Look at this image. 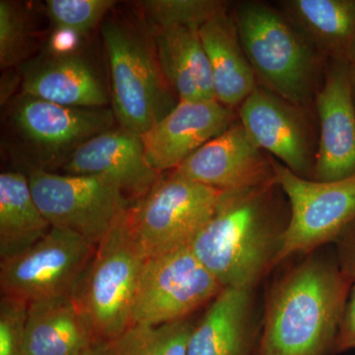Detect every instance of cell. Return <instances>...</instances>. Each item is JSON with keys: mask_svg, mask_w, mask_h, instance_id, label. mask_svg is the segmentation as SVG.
<instances>
[{"mask_svg": "<svg viewBox=\"0 0 355 355\" xmlns=\"http://www.w3.org/2000/svg\"><path fill=\"white\" fill-rule=\"evenodd\" d=\"M352 282L336 260L310 257L275 282L257 355H330Z\"/></svg>", "mask_w": 355, "mask_h": 355, "instance_id": "cell-2", "label": "cell"}, {"mask_svg": "<svg viewBox=\"0 0 355 355\" xmlns=\"http://www.w3.org/2000/svg\"><path fill=\"white\" fill-rule=\"evenodd\" d=\"M74 355H116L114 342H98L92 347Z\"/></svg>", "mask_w": 355, "mask_h": 355, "instance_id": "cell-32", "label": "cell"}, {"mask_svg": "<svg viewBox=\"0 0 355 355\" xmlns=\"http://www.w3.org/2000/svg\"><path fill=\"white\" fill-rule=\"evenodd\" d=\"M154 44L159 64L177 93L178 101L216 100L200 28L176 26L158 29Z\"/></svg>", "mask_w": 355, "mask_h": 355, "instance_id": "cell-22", "label": "cell"}, {"mask_svg": "<svg viewBox=\"0 0 355 355\" xmlns=\"http://www.w3.org/2000/svg\"><path fill=\"white\" fill-rule=\"evenodd\" d=\"M280 10L323 58L355 57V0H284Z\"/></svg>", "mask_w": 355, "mask_h": 355, "instance_id": "cell-21", "label": "cell"}, {"mask_svg": "<svg viewBox=\"0 0 355 355\" xmlns=\"http://www.w3.org/2000/svg\"><path fill=\"white\" fill-rule=\"evenodd\" d=\"M80 35L71 30L55 28L50 39V53L55 55H69L76 53Z\"/></svg>", "mask_w": 355, "mask_h": 355, "instance_id": "cell-31", "label": "cell"}, {"mask_svg": "<svg viewBox=\"0 0 355 355\" xmlns=\"http://www.w3.org/2000/svg\"><path fill=\"white\" fill-rule=\"evenodd\" d=\"M144 261L128 214L97 245L72 292L100 340L114 342L132 326L133 302Z\"/></svg>", "mask_w": 355, "mask_h": 355, "instance_id": "cell-5", "label": "cell"}, {"mask_svg": "<svg viewBox=\"0 0 355 355\" xmlns=\"http://www.w3.org/2000/svg\"><path fill=\"white\" fill-rule=\"evenodd\" d=\"M253 289L225 288L193 324L188 355H257Z\"/></svg>", "mask_w": 355, "mask_h": 355, "instance_id": "cell-18", "label": "cell"}, {"mask_svg": "<svg viewBox=\"0 0 355 355\" xmlns=\"http://www.w3.org/2000/svg\"><path fill=\"white\" fill-rule=\"evenodd\" d=\"M30 34L28 14L20 4L0 1V65L9 69L20 64L29 53Z\"/></svg>", "mask_w": 355, "mask_h": 355, "instance_id": "cell-26", "label": "cell"}, {"mask_svg": "<svg viewBox=\"0 0 355 355\" xmlns=\"http://www.w3.org/2000/svg\"><path fill=\"white\" fill-rule=\"evenodd\" d=\"M103 342L96 336L72 294L28 305L24 355H74Z\"/></svg>", "mask_w": 355, "mask_h": 355, "instance_id": "cell-19", "label": "cell"}, {"mask_svg": "<svg viewBox=\"0 0 355 355\" xmlns=\"http://www.w3.org/2000/svg\"><path fill=\"white\" fill-rule=\"evenodd\" d=\"M103 38L111 71L113 112L121 128L144 135L176 106L155 44L137 28L109 21Z\"/></svg>", "mask_w": 355, "mask_h": 355, "instance_id": "cell-4", "label": "cell"}, {"mask_svg": "<svg viewBox=\"0 0 355 355\" xmlns=\"http://www.w3.org/2000/svg\"><path fill=\"white\" fill-rule=\"evenodd\" d=\"M193 323L180 320L159 326L133 324L114 340L116 355H188Z\"/></svg>", "mask_w": 355, "mask_h": 355, "instance_id": "cell-24", "label": "cell"}, {"mask_svg": "<svg viewBox=\"0 0 355 355\" xmlns=\"http://www.w3.org/2000/svg\"><path fill=\"white\" fill-rule=\"evenodd\" d=\"M200 36L211 69L216 99L228 108H239L259 85L234 16L224 9L200 27Z\"/></svg>", "mask_w": 355, "mask_h": 355, "instance_id": "cell-20", "label": "cell"}, {"mask_svg": "<svg viewBox=\"0 0 355 355\" xmlns=\"http://www.w3.org/2000/svg\"><path fill=\"white\" fill-rule=\"evenodd\" d=\"M222 291L191 246L146 259L133 302L132 326H159L188 319Z\"/></svg>", "mask_w": 355, "mask_h": 355, "instance_id": "cell-10", "label": "cell"}, {"mask_svg": "<svg viewBox=\"0 0 355 355\" xmlns=\"http://www.w3.org/2000/svg\"><path fill=\"white\" fill-rule=\"evenodd\" d=\"M116 3L113 0H48L46 13L58 29L84 35L105 17Z\"/></svg>", "mask_w": 355, "mask_h": 355, "instance_id": "cell-27", "label": "cell"}, {"mask_svg": "<svg viewBox=\"0 0 355 355\" xmlns=\"http://www.w3.org/2000/svg\"><path fill=\"white\" fill-rule=\"evenodd\" d=\"M33 197L51 227L67 229L97 245L128 216L127 196L99 177L28 173Z\"/></svg>", "mask_w": 355, "mask_h": 355, "instance_id": "cell-9", "label": "cell"}, {"mask_svg": "<svg viewBox=\"0 0 355 355\" xmlns=\"http://www.w3.org/2000/svg\"><path fill=\"white\" fill-rule=\"evenodd\" d=\"M113 110L62 106L22 93L7 114L13 150L30 171L64 166L81 144L111 130Z\"/></svg>", "mask_w": 355, "mask_h": 355, "instance_id": "cell-6", "label": "cell"}, {"mask_svg": "<svg viewBox=\"0 0 355 355\" xmlns=\"http://www.w3.org/2000/svg\"><path fill=\"white\" fill-rule=\"evenodd\" d=\"M273 180L288 202L289 219L275 266L315 251L355 221V175L321 182L298 176L272 156Z\"/></svg>", "mask_w": 355, "mask_h": 355, "instance_id": "cell-8", "label": "cell"}, {"mask_svg": "<svg viewBox=\"0 0 355 355\" xmlns=\"http://www.w3.org/2000/svg\"><path fill=\"white\" fill-rule=\"evenodd\" d=\"M28 305L23 299L2 294L0 299V355H24Z\"/></svg>", "mask_w": 355, "mask_h": 355, "instance_id": "cell-28", "label": "cell"}, {"mask_svg": "<svg viewBox=\"0 0 355 355\" xmlns=\"http://www.w3.org/2000/svg\"><path fill=\"white\" fill-rule=\"evenodd\" d=\"M22 93L73 108H105L108 93L88 60L77 55H55L26 62Z\"/></svg>", "mask_w": 355, "mask_h": 355, "instance_id": "cell-17", "label": "cell"}, {"mask_svg": "<svg viewBox=\"0 0 355 355\" xmlns=\"http://www.w3.org/2000/svg\"><path fill=\"white\" fill-rule=\"evenodd\" d=\"M51 226L35 202L29 179L22 172L0 175V259L27 251Z\"/></svg>", "mask_w": 355, "mask_h": 355, "instance_id": "cell-23", "label": "cell"}, {"mask_svg": "<svg viewBox=\"0 0 355 355\" xmlns=\"http://www.w3.org/2000/svg\"><path fill=\"white\" fill-rule=\"evenodd\" d=\"M96 246L67 229L51 227L34 246L0 263L2 294L26 302L72 294Z\"/></svg>", "mask_w": 355, "mask_h": 355, "instance_id": "cell-11", "label": "cell"}, {"mask_svg": "<svg viewBox=\"0 0 355 355\" xmlns=\"http://www.w3.org/2000/svg\"><path fill=\"white\" fill-rule=\"evenodd\" d=\"M350 89L355 108V57L349 64Z\"/></svg>", "mask_w": 355, "mask_h": 355, "instance_id": "cell-33", "label": "cell"}, {"mask_svg": "<svg viewBox=\"0 0 355 355\" xmlns=\"http://www.w3.org/2000/svg\"><path fill=\"white\" fill-rule=\"evenodd\" d=\"M275 180L221 191L214 216L191 245L222 288L254 289L275 266L288 219Z\"/></svg>", "mask_w": 355, "mask_h": 355, "instance_id": "cell-1", "label": "cell"}, {"mask_svg": "<svg viewBox=\"0 0 355 355\" xmlns=\"http://www.w3.org/2000/svg\"><path fill=\"white\" fill-rule=\"evenodd\" d=\"M139 4L157 30L176 26L202 27L227 6L219 0H146Z\"/></svg>", "mask_w": 355, "mask_h": 355, "instance_id": "cell-25", "label": "cell"}, {"mask_svg": "<svg viewBox=\"0 0 355 355\" xmlns=\"http://www.w3.org/2000/svg\"><path fill=\"white\" fill-rule=\"evenodd\" d=\"M308 110L258 87L238 108L240 123L263 153L300 177L313 172L318 144Z\"/></svg>", "mask_w": 355, "mask_h": 355, "instance_id": "cell-12", "label": "cell"}, {"mask_svg": "<svg viewBox=\"0 0 355 355\" xmlns=\"http://www.w3.org/2000/svg\"><path fill=\"white\" fill-rule=\"evenodd\" d=\"M62 168L70 175L101 178L125 195L137 198L146 195L159 178L147 162L141 135L123 128L84 142Z\"/></svg>", "mask_w": 355, "mask_h": 355, "instance_id": "cell-16", "label": "cell"}, {"mask_svg": "<svg viewBox=\"0 0 355 355\" xmlns=\"http://www.w3.org/2000/svg\"><path fill=\"white\" fill-rule=\"evenodd\" d=\"M233 16L258 85L309 110L321 86L323 57L282 10L268 4L241 2Z\"/></svg>", "mask_w": 355, "mask_h": 355, "instance_id": "cell-3", "label": "cell"}, {"mask_svg": "<svg viewBox=\"0 0 355 355\" xmlns=\"http://www.w3.org/2000/svg\"><path fill=\"white\" fill-rule=\"evenodd\" d=\"M221 191L172 172L158 178L128 212L144 258L190 247L214 216Z\"/></svg>", "mask_w": 355, "mask_h": 355, "instance_id": "cell-7", "label": "cell"}, {"mask_svg": "<svg viewBox=\"0 0 355 355\" xmlns=\"http://www.w3.org/2000/svg\"><path fill=\"white\" fill-rule=\"evenodd\" d=\"M355 349V282L350 287L347 303L338 326L335 354Z\"/></svg>", "mask_w": 355, "mask_h": 355, "instance_id": "cell-29", "label": "cell"}, {"mask_svg": "<svg viewBox=\"0 0 355 355\" xmlns=\"http://www.w3.org/2000/svg\"><path fill=\"white\" fill-rule=\"evenodd\" d=\"M173 172L219 191L253 188L273 181L272 158L238 121Z\"/></svg>", "mask_w": 355, "mask_h": 355, "instance_id": "cell-15", "label": "cell"}, {"mask_svg": "<svg viewBox=\"0 0 355 355\" xmlns=\"http://www.w3.org/2000/svg\"><path fill=\"white\" fill-rule=\"evenodd\" d=\"M336 260L345 277L355 282V221L335 240Z\"/></svg>", "mask_w": 355, "mask_h": 355, "instance_id": "cell-30", "label": "cell"}, {"mask_svg": "<svg viewBox=\"0 0 355 355\" xmlns=\"http://www.w3.org/2000/svg\"><path fill=\"white\" fill-rule=\"evenodd\" d=\"M237 121L234 110L217 100L178 101L170 113L142 135L147 162L156 172L174 171Z\"/></svg>", "mask_w": 355, "mask_h": 355, "instance_id": "cell-14", "label": "cell"}, {"mask_svg": "<svg viewBox=\"0 0 355 355\" xmlns=\"http://www.w3.org/2000/svg\"><path fill=\"white\" fill-rule=\"evenodd\" d=\"M319 139L313 180L336 181L355 175V108L349 64L333 62L326 67L315 98Z\"/></svg>", "mask_w": 355, "mask_h": 355, "instance_id": "cell-13", "label": "cell"}]
</instances>
